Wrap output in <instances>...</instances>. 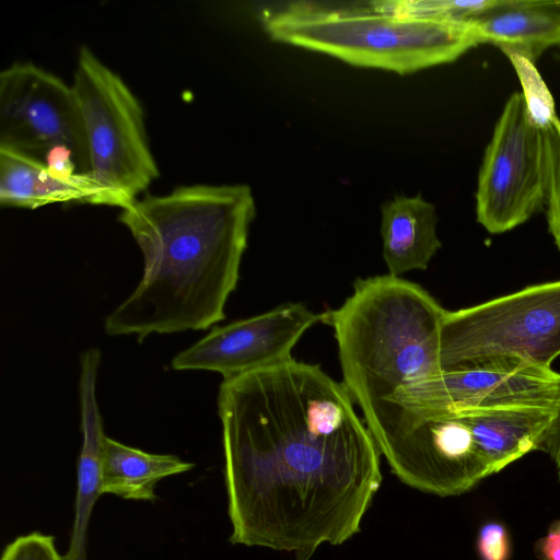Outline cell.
Returning a JSON list of instances; mask_svg holds the SVG:
<instances>
[{"label":"cell","mask_w":560,"mask_h":560,"mask_svg":"<svg viewBox=\"0 0 560 560\" xmlns=\"http://www.w3.org/2000/svg\"><path fill=\"white\" fill-rule=\"evenodd\" d=\"M218 411L231 544L310 560L360 532L381 453L343 383L291 358L223 380Z\"/></svg>","instance_id":"cell-1"},{"label":"cell","mask_w":560,"mask_h":560,"mask_svg":"<svg viewBox=\"0 0 560 560\" xmlns=\"http://www.w3.org/2000/svg\"><path fill=\"white\" fill-rule=\"evenodd\" d=\"M256 214L249 186L188 185L145 196L118 220L143 255L132 293L104 324L109 336L206 330L225 318Z\"/></svg>","instance_id":"cell-2"},{"label":"cell","mask_w":560,"mask_h":560,"mask_svg":"<svg viewBox=\"0 0 560 560\" xmlns=\"http://www.w3.org/2000/svg\"><path fill=\"white\" fill-rule=\"evenodd\" d=\"M445 312L422 287L392 275L358 279L343 304L326 312L342 383L362 411L443 371Z\"/></svg>","instance_id":"cell-3"},{"label":"cell","mask_w":560,"mask_h":560,"mask_svg":"<svg viewBox=\"0 0 560 560\" xmlns=\"http://www.w3.org/2000/svg\"><path fill=\"white\" fill-rule=\"evenodd\" d=\"M277 42L319 51L358 67L399 74L448 63L481 44L469 21L292 3L262 15Z\"/></svg>","instance_id":"cell-4"},{"label":"cell","mask_w":560,"mask_h":560,"mask_svg":"<svg viewBox=\"0 0 560 560\" xmlns=\"http://www.w3.org/2000/svg\"><path fill=\"white\" fill-rule=\"evenodd\" d=\"M72 88L85 130L88 174L100 205L122 209L160 174L142 106L125 81L85 46L79 50Z\"/></svg>","instance_id":"cell-5"},{"label":"cell","mask_w":560,"mask_h":560,"mask_svg":"<svg viewBox=\"0 0 560 560\" xmlns=\"http://www.w3.org/2000/svg\"><path fill=\"white\" fill-rule=\"evenodd\" d=\"M559 355L560 280L444 314L440 331L443 371L497 361L551 368Z\"/></svg>","instance_id":"cell-6"},{"label":"cell","mask_w":560,"mask_h":560,"mask_svg":"<svg viewBox=\"0 0 560 560\" xmlns=\"http://www.w3.org/2000/svg\"><path fill=\"white\" fill-rule=\"evenodd\" d=\"M547 198L544 130L521 92L506 101L486 148L476 190L477 221L490 233L528 221Z\"/></svg>","instance_id":"cell-7"},{"label":"cell","mask_w":560,"mask_h":560,"mask_svg":"<svg viewBox=\"0 0 560 560\" xmlns=\"http://www.w3.org/2000/svg\"><path fill=\"white\" fill-rule=\"evenodd\" d=\"M0 148L44 162L56 149L72 152L79 174L89 173L82 113L72 85L32 62L0 73Z\"/></svg>","instance_id":"cell-8"},{"label":"cell","mask_w":560,"mask_h":560,"mask_svg":"<svg viewBox=\"0 0 560 560\" xmlns=\"http://www.w3.org/2000/svg\"><path fill=\"white\" fill-rule=\"evenodd\" d=\"M387 399L422 418L479 408L556 410L560 400V373L522 361H497L442 371L397 390Z\"/></svg>","instance_id":"cell-9"},{"label":"cell","mask_w":560,"mask_h":560,"mask_svg":"<svg viewBox=\"0 0 560 560\" xmlns=\"http://www.w3.org/2000/svg\"><path fill=\"white\" fill-rule=\"evenodd\" d=\"M326 312L316 314L302 303H285L266 313L214 327L172 360L174 370L220 373L223 380L279 364L292 358L302 335Z\"/></svg>","instance_id":"cell-10"},{"label":"cell","mask_w":560,"mask_h":560,"mask_svg":"<svg viewBox=\"0 0 560 560\" xmlns=\"http://www.w3.org/2000/svg\"><path fill=\"white\" fill-rule=\"evenodd\" d=\"M102 354L90 348L80 359V413L82 446L77 469L74 518L66 560L88 559V533L93 508L102 495V459L106 435L96 399V380Z\"/></svg>","instance_id":"cell-11"},{"label":"cell","mask_w":560,"mask_h":560,"mask_svg":"<svg viewBox=\"0 0 560 560\" xmlns=\"http://www.w3.org/2000/svg\"><path fill=\"white\" fill-rule=\"evenodd\" d=\"M469 22L481 44L534 63L545 50L560 45V1L491 0Z\"/></svg>","instance_id":"cell-12"},{"label":"cell","mask_w":560,"mask_h":560,"mask_svg":"<svg viewBox=\"0 0 560 560\" xmlns=\"http://www.w3.org/2000/svg\"><path fill=\"white\" fill-rule=\"evenodd\" d=\"M383 257L388 275L400 277L427 269L441 247L436 234L438 214L421 194L396 195L381 207Z\"/></svg>","instance_id":"cell-13"},{"label":"cell","mask_w":560,"mask_h":560,"mask_svg":"<svg viewBox=\"0 0 560 560\" xmlns=\"http://www.w3.org/2000/svg\"><path fill=\"white\" fill-rule=\"evenodd\" d=\"M60 202L100 205V194L88 173L59 178L42 161L0 148L1 206L37 209Z\"/></svg>","instance_id":"cell-14"},{"label":"cell","mask_w":560,"mask_h":560,"mask_svg":"<svg viewBox=\"0 0 560 560\" xmlns=\"http://www.w3.org/2000/svg\"><path fill=\"white\" fill-rule=\"evenodd\" d=\"M192 468V463L176 455L148 453L106 436L101 491L126 500L154 501L160 480Z\"/></svg>","instance_id":"cell-15"},{"label":"cell","mask_w":560,"mask_h":560,"mask_svg":"<svg viewBox=\"0 0 560 560\" xmlns=\"http://www.w3.org/2000/svg\"><path fill=\"white\" fill-rule=\"evenodd\" d=\"M491 0H380L371 2V9L378 12L402 15L469 21L486 9Z\"/></svg>","instance_id":"cell-16"},{"label":"cell","mask_w":560,"mask_h":560,"mask_svg":"<svg viewBox=\"0 0 560 560\" xmlns=\"http://www.w3.org/2000/svg\"><path fill=\"white\" fill-rule=\"evenodd\" d=\"M522 85L528 114L532 120L541 129L547 128L558 116L555 109L553 97L538 72L535 63L529 59L511 54L506 56Z\"/></svg>","instance_id":"cell-17"},{"label":"cell","mask_w":560,"mask_h":560,"mask_svg":"<svg viewBox=\"0 0 560 560\" xmlns=\"http://www.w3.org/2000/svg\"><path fill=\"white\" fill-rule=\"evenodd\" d=\"M546 144L547 198L549 232L560 249V118L542 129Z\"/></svg>","instance_id":"cell-18"},{"label":"cell","mask_w":560,"mask_h":560,"mask_svg":"<svg viewBox=\"0 0 560 560\" xmlns=\"http://www.w3.org/2000/svg\"><path fill=\"white\" fill-rule=\"evenodd\" d=\"M0 560H66L56 547L55 537L40 532L18 536L5 546Z\"/></svg>","instance_id":"cell-19"},{"label":"cell","mask_w":560,"mask_h":560,"mask_svg":"<svg viewBox=\"0 0 560 560\" xmlns=\"http://www.w3.org/2000/svg\"><path fill=\"white\" fill-rule=\"evenodd\" d=\"M477 548L482 560H508L510 548L505 528L498 523L486 524L479 532Z\"/></svg>","instance_id":"cell-20"},{"label":"cell","mask_w":560,"mask_h":560,"mask_svg":"<svg viewBox=\"0 0 560 560\" xmlns=\"http://www.w3.org/2000/svg\"><path fill=\"white\" fill-rule=\"evenodd\" d=\"M539 551L544 560H560V523L541 539Z\"/></svg>","instance_id":"cell-21"},{"label":"cell","mask_w":560,"mask_h":560,"mask_svg":"<svg viewBox=\"0 0 560 560\" xmlns=\"http://www.w3.org/2000/svg\"><path fill=\"white\" fill-rule=\"evenodd\" d=\"M558 47H559V55H560V45Z\"/></svg>","instance_id":"cell-22"}]
</instances>
